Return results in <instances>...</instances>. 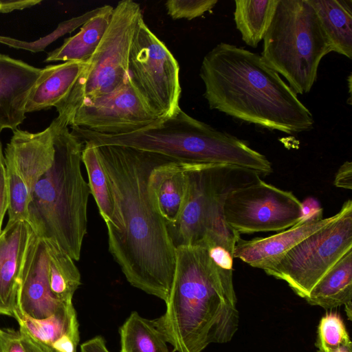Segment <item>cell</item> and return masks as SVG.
I'll return each mask as SVG.
<instances>
[{
  "instance_id": "12",
  "label": "cell",
  "mask_w": 352,
  "mask_h": 352,
  "mask_svg": "<svg viewBox=\"0 0 352 352\" xmlns=\"http://www.w3.org/2000/svg\"><path fill=\"white\" fill-rule=\"evenodd\" d=\"M160 119L140 96L129 74L112 92L81 104L67 124L101 134L122 135L144 129Z\"/></svg>"
},
{
  "instance_id": "27",
  "label": "cell",
  "mask_w": 352,
  "mask_h": 352,
  "mask_svg": "<svg viewBox=\"0 0 352 352\" xmlns=\"http://www.w3.org/2000/svg\"><path fill=\"white\" fill-rule=\"evenodd\" d=\"M121 352H170L153 320L133 311L120 329Z\"/></svg>"
},
{
  "instance_id": "20",
  "label": "cell",
  "mask_w": 352,
  "mask_h": 352,
  "mask_svg": "<svg viewBox=\"0 0 352 352\" xmlns=\"http://www.w3.org/2000/svg\"><path fill=\"white\" fill-rule=\"evenodd\" d=\"M113 7L102 6L101 11L84 23L75 35L66 38L62 45L50 52L45 62H87L94 54L111 20Z\"/></svg>"
},
{
  "instance_id": "5",
  "label": "cell",
  "mask_w": 352,
  "mask_h": 352,
  "mask_svg": "<svg viewBox=\"0 0 352 352\" xmlns=\"http://www.w3.org/2000/svg\"><path fill=\"white\" fill-rule=\"evenodd\" d=\"M54 160L30 192L27 222L39 238L56 243L74 261L87 230L90 189L81 170L84 142L58 116Z\"/></svg>"
},
{
  "instance_id": "29",
  "label": "cell",
  "mask_w": 352,
  "mask_h": 352,
  "mask_svg": "<svg viewBox=\"0 0 352 352\" xmlns=\"http://www.w3.org/2000/svg\"><path fill=\"white\" fill-rule=\"evenodd\" d=\"M351 342L344 322L337 312L326 314L318 327V352H329Z\"/></svg>"
},
{
  "instance_id": "2",
  "label": "cell",
  "mask_w": 352,
  "mask_h": 352,
  "mask_svg": "<svg viewBox=\"0 0 352 352\" xmlns=\"http://www.w3.org/2000/svg\"><path fill=\"white\" fill-rule=\"evenodd\" d=\"M199 76L210 109L289 135L314 128L311 111L256 53L221 42L204 56Z\"/></svg>"
},
{
  "instance_id": "19",
  "label": "cell",
  "mask_w": 352,
  "mask_h": 352,
  "mask_svg": "<svg viewBox=\"0 0 352 352\" xmlns=\"http://www.w3.org/2000/svg\"><path fill=\"white\" fill-rule=\"evenodd\" d=\"M88 61H67L42 69L25 106V112H34L55 107L69 94Z\"/></svg>"
},
{
  "instance_id": "24",
  "label": "cell",
  "mask_w": 352,
  "mask_h": 352,
  "mask_svg": "<svg viewBox=\"0 0 352 352\" xmlns=\"http://www.w3.org/2000/svg\"><path fill=\"white\" fill-rule=\"evenodd\" d=\"M278 0H236L234 19L242 40L255 48L263 39Z\"/></svg>"
},
{
  "instance_id": "22",
  "label": "cell",
  "mask_w": 352,
  "mask_h": 352,
  "mask_svg": "<svg viewBox=\"0 0 352 352\" xmlns=\"http://www.w3.org/2000/svg\"><path fill=\"white\" fill-rule=\"evenodd\" d=\"M305 300L324 309L352 305V250L320 279Z\"/></svg>"
},
{
  "instance_id": "34",
  "label": "cell",
  "mask_w": 352,
  "mask_h": 352,
  "mask_svg": "<svg viewBox=\"0 0 352 352\" xmlns=\"http://www.w3.org/2000/svg\"><path fill=\"white\" fill-rule=\"evenodd\" d=\"M41 2V0H0V13L31 8Z\"/></svg>"
},
{
  "instance_id": "35",
  "label": "cell",
  "mask_w": 352,
  "mask_h": 352,
  "mask_svg": "<svg viewBox=\"0 0 352 352\" xmlns=\"http://www.w3.org/2000/svg\"><path fill=\"white\" fill-rule=\"evenodd\" d=\"M80 352H110L101 336H96L80 345Z\"/></svg>"
},
{
  "instance_id": "30",
  "label": "cell",
  "mask_w": 352,
  "mask_h": 352,
  "mask_svg": "<svg viewBox=\"0 0 352 352\" xmlns=\"http://www.w3.org/2000/svg\"><path fill=\"white\" fill-rule=\"evenodd\" d=\"M217 2V0H169L165 3V8L174 20H192L210 11Z\"/></svg>"
},
{
  "instance_id": "8",
  "label": "cell",
  "mask_w": 352,
  "mask_h": 352,
  "mask_svg": "<svg viewBox=\"0 0 352 352\" xmlns=\"http://www.w3.org/2000/svg\"><path fill=\"white\" fill-rule=\"evenodd\" d=\"M143 16L140 5L122 0L113 8L109 25L91 57L67 96L56 106L66 122L83 103L107 95L129 76V58L133 36Z\"/></svg>"
},
{
  "instance_id": "17",
  "label": "cell",
  "mask_w": 352,
  "mask_h": 352,
  "mask_svg": "<svg viewBox=\"0 0 352 352\" xmlns=\"http://www.w3.org/2000/svg\"><path fill=\"white\" fill-rule=\"evenodd\" d=\"M32 231L27 221H8L0 234V315L14 318L20 277Z\"/></svg>"
},
{
  "instance_id": "21",
  "label": "cell",
  "mask_w": 352,
  "mask_h": 352,
  "mask_svg": "<svg viewBox=\"0 0 352 352\" xmlns=\"http://www.w3.org/2000/svg\"><path fill=\"white\" fill-rule=\"evenodd\" d=\"M327 36L332 51L352 58V0H307Z\"/></svg>"
},
{
  "instance_id": "15",
  "label": "cell",
  "mask_w": 352,
  "mask_h": 352,
  "mask_svg": "<svg viewBox=\"0 0 352 352\" xmlns=\"http://www.w3.org/2000/svg\"><path fill=\"white\" fill-rule=\"evenodd\" d=\"M57 117L43 131L31 133L16 129L6 151L12 157L30 194L41 177L53 164L58 131Z\"/></svg>"
},
{
  "instance_id": "31",
  "label": "cell",
  "mask_w": 352,
  "mask_h": 352,
  "mask_svg": "<svg viewBox=\"0 0 352 352\" xmlns=\"http://www.w3.org/2000/svg\"><path fill=\"white\" fill-rule=\"evenodd\" d=\"M5 352H47L26 332L8 329L3 331Z\"/></svg>"
},
{
  "instance_id": "38",
  "label": "cell",
  "mask_w": 352,
  "mask_h": 352,
  "mask_svg": "<svg viewBox=\"0 0 352 352\" xmlns=\"http://www.w3.org/2000/svg\"><path fill=\"white\" fill-rule=\"evenodd\" d=\"M4 160V155L2 151V144L0 140V164L3 163Z\"/></svg>"
},
{
  "instance_id": "25",
  "label": "cell",
  "mask_w": 352,
  "mask_h": 352,
  "mask_svg": "<svg viewBox=\"0 0 352 352\" xmlns=\"http://www.w3.org/2000/svg\"><path fill=\"white\" fill-rule=\"evenodd\" d=\"M82 162L88 176L90 192L107 228H118L114 199L107 175L98 158L96 146L84 142Z\"/></svg>"
},
{
  "instance_id": "28",
  "label": "cell",
  "mask_w": 352,
  "mask_h": 352,
  "mask_svg": "<svg viewBox=\"0 0 352 352\" xmlns=\"http://www.w3.org/2000/svg\"><path fill=\"white\" fill-rule=\"evenodd\" d=\"M3 155L8 201V221H27L30 199L29 189L12 155L6 151Z\"/></svg>"
},
{
  "instance_id": "14",
  "label": "cell",
  "mask_w": 352,
  "mask_h": 352,
  "mask_svg": "<svg viewBox=\"0 0 352 352\" xmlns=\"http://www.w3.org/2000/svg\"><path fill=\"white\" fill-rule=\"evenodd\" d=\"M343 208L335 215L322 218V212L300 220L283 232L264 238L237 241L233 256L256 268L265 270L292 248L315 232L338 219Z\"/></svg>"
},
{
  "instance_id": "26",
  "label": "cell",
  "mask_w": 352,
  "mask_h": 352,
  "mask_svg": "<svg viewBox=\"0 0 352 352\" xmlns=\"http://www.w3.org/2000/svg\"><path fill=\"white\" fill-rule=\"evenodd\" d=\"M45 241L51 292L63 302H72L73 296L81 283L80 272L74 261L56 243Z\"/></svg>"
},
{
  "instance_id": "3",
  "label": "cell",
  "mask_w": 352,
  "mask_h": 352,
  "mask_svg": "<svg viewBox=\"0 0 352 352\" xmlns=\"http://www.w3.org/2000/svg\"><path fill=\"white\" fill-rule=\"evenodd\" d=\"M166 311L153 322L177 352H201L230 341L239 314L232 269L218 265L201 245L176 247Z\"/></svg>"
},
{
  "instance_id": "7",
  "label": "cell",
  "mask_w": 352,
  "mask_h": 352,
  "mask_svg": "<svg viewBox=\"0 0 352 352\" xmlns=\"http://www.w3.org/2000/svg\"><path fill=\"white\" fill-rule=\"evenodd\" d=\"M184 164L188 186L179 218L169 229L175 247L196 245L208 239L235 243L240 234L226 222L223 206L228 194L257 182L254 171L220 164Z\"/></svg>"
},
{
  "instance_id": "4",
  "label": "cell",
  "mask_w": 352,
  "mask_h": 352,
  "mask_svg": "<svg viewBox=\"0 0 352 352\" xmlns=\"http://www.w3.org/2000/svg\"><path fill=\"white\" fill-rule=\"evenodd\" d=\"M71 129L83 142L95 146H126L185 164L230 165L259 175L272 173L267 157L246 142L191 117L181 108L173 116L131 133L107 135L79 127Z\"/></svg>"
},
{
  "instance_id": "33",
  "label": "cell",
  "mask_w": 352,
  "mask_h": 352,
  "mask_svg": "<svg viewBox=\"0 0 352 352\" xmlns=\"http://www.w3.org/2000/svg\"><path fill=\"white\" fill-rule=\"evenodd\" d=\"M8 201L7 195L6 170L4 161L0 164V234L5 214L8 210Z\"/></svg>"
},
{
  "instance_id": "16",
  "label": "cell",
  "mask_w": 352,
  "mask_h": 352,
  "mask_svg": "<svg viewBox=\"0 0 352 352\" xmlns=\"http://www.w3.org/2000/svg\"><path fill=\"white\" fill-rule=\"evenodd\" d=\"M42 69L0 54V132L17 129L25 119V106Z\"/></svg>"
},
{
  "instance_id": "11",
  "label": "cell",
  "mask_w": 352,
  "mask_h": 352,
  "mask_svg": "<svg viewBox=\"0 0 352 352\" xmlns=\"http://www.w3.org/2000/svg\"><path fill=\"white\" fill-rule=\"evenodd\" d=\"M302 202L291 191L259 179L234 189L227 196L224 218L240 234L285 230L302 217Z\"/></svg>"
},
{
  "instance_id": "13",
  "label": "cell",
  "mask_w": 352,
  "mask_h": 352,
  "mask_svg": "<svg viewBox=\"0 0 352 352\" xmlns=\"http://www.w3.org/2000/svg\"><path fill=\"white\" fill-rule=\"evenodd\" d=\"M63 303L50 289L45 241L32 230L20 277L16 310L42 320L52 315Z\"/></svg>"
},
{
  "instance_id": "18",
  "label": "cell",
  "mask_w": 352,
  "mask_h": 352,
  "mask_svg": "<svg viewBox=\"0 0 352 352\" xmlns=\"http://www.w3.org/2000/svg\"><path fill=\"white\" fill-rule=\"evenodd\" d=\"M188 186L184 164L166 159L151 170L148 188L153 201L166 221L168 230L180 214Z\"/></svg>"
},
{
  "instance_id": "36",
  "label": "cell",
  "mask_w": 352,
  "mask_h": 352,
  "mask_svg": "<svg viewBox=\"0 0 352 352\" xmlns=\"http://www.w3.org/2000/svg\"><path fill=\"white\" fill-rule=\"evenodd\" d=\"M329 352H352V342L351 341Z\"/></svg>"
},
{
  "instance_id": "10",
  "label": "cell",
  "mask_w": 352,
  "mask_h": 352,
  "mask_svg": "<svg viewBox=\"0 0 352 352\" xmlns=\"http://www.w3.org/2000/svg\"><path fill=\"white\" fill-rule=\"evenodd\" d=\"M129 72L136 89L159 118H169L180 109L179 64L143 16L131 46Z\"/></svg>"
},
{
  "instance_id": "6",
  "label": "cell",
  "mask_w": 352,
  "mask_h": 352,
  "mask_svg": "<svg viewBox=\"0 0 352 352\" xmlns=\"http://www.w3.org/2000/svg\"><path fill=\"white\" fill-rule=\"evenodd\" d=\"M331 52V44L307 0H278L261 56L286 78L296 94L310 91L321 60Z\"/></svg>"
},
{
  "instance_id": "9",
  "label": "cell",
  "mask_w": 352,
  "mask_h": 352,
  "mask_svg": "<svg viewBox=\"0 0 352 352\" xmlns=\"http://www.w3.org/2000/svg\"><path fill=\"white\" fill-rule=\"evenodd\" d=\"M342 215L300 242L265 272L285 281L296 294L306 298L314 286L352 250V201L342 205Z\"/></svg>"
},
{
  "instance_id": "23",
  "label": "cell",
  "mask_w": 352,
  "mask_h": 352,
  "mask_svg": "<svg viewBox=\"0 0 352 352\" xmlns=\"http://www.w3.org/2000/svg\"><path fill=\"white\" fill-rule=\"evenodd\" d=\"M14 318L19 329L41 345L47 352H53V344L63 336L78 330V322L72 302H64L50 317L36 320L16 310Z\"/></svg>"
},
{
  "instance_id": "1",
  "label": "cell",
  "mask_w": 352,
  "mask_h": 352,
  "mask_svg": "<svg viewBox=\"0 0 352 352\" xmlns=\"http://www.w3.org/2000/svg\"><path fill=\"white\" fill-rule=\"evenodd\" d=\"M95 146L118 222L117 229L107 228L109 250L132 286L165 302L173 280L176 247L148 181L153 168L168 158L122 146Z\"/></svg>"
},
{
  "instance_id": "32",
  "label": "cell",
  "mask_w": 352,
  "mask_h": 352,
  "mask_svg": "<svg viewBox=\"0 0 352 352\" xmlns=\"http://www.w3.org/2000/svg\"><path fill=\"white\" fill-rule=\"evenodd\" d=\"M334 185L344 189H352V163L345 162L338 169L334 179Z\"/></svg>"
},
{
  "instance_id": "37",
  "label": "cell",
  "mask_w": 352,
  "mask_h": 352,
  "mask_svg": "<svg viewBox=\"0 0 352 352\" xmlns=\"http://www.w3.org/2000/svg\"><path fill=\"white\" fill-rule=\"evenodd\" d=\"M3 330L0 328V352H5L3 347Z\"/></svg>"
}]
</instances>
